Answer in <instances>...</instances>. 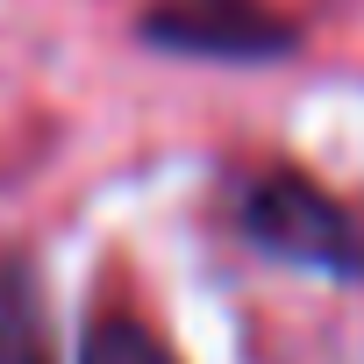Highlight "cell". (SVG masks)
Returning a JSON list of instances; mask_svg holds the SVG:
<instances>
[{
    "label": "cell",
    "instance_id": "4",
    "mask_svg": "<svg viewBox=\"0 0 364 364\" xmlns=\"http://www.w3.org/2000/svg\"><path fill=\"white\" fill-rule=\"evenodd\" d=\"M79 364H178V357H171V343H164L150 321H136V314H100V321L86 328V343H79Z\"/></svg>",
    "mask_w": 364,
    "mask_h": 364
},
{
    "label": "cell",
    "instance_id": "2",
    "mask_svg": "<svg viewBox=\"0 0 364 364\" xmlns=\"http://www.w3.org/2000/svg\"><path fill=\"white\" fill-rule=\"evenodd\" d=\"M150 36L157 43H178V50H272V43H286L250 8H229V15H215V8L208 15L200 8H157L150 15Z\"/></svg>",
    "mask_w": 364,
    "mask_h": 364
},
{
    "label": "cell",
    "instance_id": "1",
    "mask_svg": "<svg viewBox=\"0 0 364 364\" xmlns=\"http://www.w3.org/2000/svg\"><path fill=\"white\" fill-rule=\"evenodd\" d=\"M243 236L264 257H286L328 279H364V229L300 171H264L243 186Z\"/></svg>",
    "mask_w": 364,
    "mask_h": 364
},
{
    "label": "cell",
    "instance_id": "3",
    "mask_svg": "<svg viewBox=\"0 0 364 364\" xmlns=\"http://www.w3.org/2000/svg\"><path fill=\"white\" fill-rule=\"evenodd\" d=\"M0 364H50L36 272L22 257H0Z\"/></svg>",
    "mask_w": 364,
    "mask_h": 364
}]
</instances>
